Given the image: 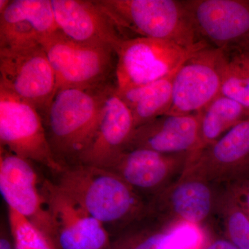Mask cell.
Segmentation results:
<instances>
[{
  "instance_id": "1",
  "label": "cell",
  "mask_w": 249,
  "mask_h": 249,
  "mask_svg": "<svg viewBox=\"0 0 249 249\" xmlns=\"http://www.w3.org/2000/svg\"><path fill=\"white\" fill-rule=\"evenodd\" d=\"M56 176V184L104 226L111 240L148 214L149 203L109 170L78 164Z\"/></svg>"
},
{
  "instance_id": "2",
  "label": "cell",
  "mask_w": 249,
  "mask_h": 249,
  "mask_svg": "<svg viewBox=\"0 0 249 249\" xmlns=\"http://www.w3.org/2000/svg\"><path fill=\"white\" fill-rule=\"evenodd\" d=\"M113 87L55 93L42 121L51 150L64 168L80 164L97 130L106 93Z\"/></svg>"
},
{
  "instance_id": "3",
  "label": "cell",
  "mask_w": 249,
  "mask_h": 249,
  "mask_svg": "<svg viewBox=\"0 0 249 249\" xmlns=\"http://www.w3.org/2000/svg\"><path fill=\"white\" fill-rule=\"evenodd\" d=\"M126 40L150 37L186 49L206 44L199 39L184 0H98Z\"/></svg>"
},
{
  "instance_id": "4",
  "label": "cell",
  "mask_w": 249,
  "mask_h": 249,
  "mask_svg": "<svg viewBox=\"0 0 249 249\" xmlns=\"http://www.w3.org/2000/svg\"><path fill=\"white\" fill-rule=\"evenodd\" d=\"M60 90H102L116 86L117 53L111 47L78 43L58 30L41 42Z\"/></svg>"
},
{
  "instance_id": "5",
  "label": "cell",
  "mask_w": 249,
  "mask_h": 249,
  "mask_svg": "<svg viewBox=\"0 0 249 249\" xmlns=\"http://www.w3.org/2000/svg\"><path fill=\"white\" fill-rule=\"evenodd\" d=\"M222 188L209 181L189 161L181 178L149 203L148 214L165 227L185 222L211 230Z\"/></svg>"
},
{
  "instance_id": "6",
  "label": "cell",
  "mask_w": 249,
  "mask_h": 249,
  "mask_svg": "<svg viewBox=\"0 0 249 249\" xmlns=\"http://www.w3.org/2000/svg\"><path fill=\"white\" fill-rule=\"evenodd\" d=\"M55 73L41 43L0 47V86L30 103L43 119L55 94Z\"/></svg>"
},
{
  "instance_id": "7",
  "label": "cell",
  "mask_w": 249,
  "mask_h": 249,
  "mask_svg": "<svg viewBox=\"0 0 249 249\" xmlns=\"http://www.w3.org/2000/svg\"><path fill=\"white\" fill-rule=\"evenodd\" d=\"M0 144L57 175L65 168L51 150L43 121L32 105L0 86Z\"/></svg>"
},
{
  "instance_id": "8",
  "label": "cell",
  "mask_w": 249,
  "mask_h": 249,
  "mask_svg": "<svg viewBox=\"0 0 249 249\" xmlns=\"http://www.w3.org/2000/svg\"><path fill=\"white\" fill-rule=\"evenodd\" d=\"M222 70V49L204 44L191 52L175 73L167 114L201 112L220 94Z\"/></svg>"
},
{
  "instance_id": "9",
  "label": "cell",
  "mask_w": 249,
  "mask_h": 249,
  "mask_svg": "<svg viewBox=\"0 0 249 249\" xmlns=\"http://www.w3.org/2000/svg\"><path fill=\"white\" fill-rule=\"evenodd\" d=\"M195 49L189 50L168 41L150 37L123 41L116 50V90L148 84L168 76Z\"/></svg>"
},
{
  "instance_id": "10",
  "label": "cell",
  "mask_w": 249,
  "mask_h": 249,
  "mask_svg": "<svg viewBox=\"0 0 249 249\" xmlns=\"http://www.w3.org/2000/svg\"><path fill=\"white\" fill-rule=\"evenodd\" d=\"M0 191L9 209L27 218L58 247L42 191V179L34 163L2 147H0Z\"/></svg>"
},
{
  "instance_id": "11",
  "label": "cell",
  "mask_w": 249,
  "mask_h": 249,
  "mask_svg": "<svg viewBox=\"0 0 249 249\" xmlns=\"http://www.w3.org/2000/svg\"><path fill=\"white\" fill-rule=\"evenodd\" d=\"M42 191L59 249H111L104 226L55 181L42 179Z\"/></svg>"
},
{
  "instance_id": "12",
  "label": "cell",
  "mask_w": 249,
  "mask_h": 249,
  "mask_svg": "<svg viewBox=\"0 0 249 249\" xmlns=\"http://www.w3.org/2000/svg\"><path fill=\"white\" fill-rule=\"evenodd\" d=\"M191 155H168L146 149H134L121 152L104 169L122 178L150 203L181 178Z\"/></svg>"
},
{
  "instance_id": "13",
  "label": "cell",
  "mask_w": 249,
  "mask_h": 249,
  "mask_svg": "<svg viewBox=\"0 0 249 249\" xmlns=\"http://www.w3.org/2000/svg\"><path fill=\"white\" fill-rule=\"evenodd\" d=\"M199 39L214 48L249 45V0H184Z\"/></svg>"
},
{
  "instance_id": "14",
  "label": "cell",
  "mask_w": 249,
  "mask_h": 249,
  "mask_svg": "<svg viewBox=\"0 0 249 249\" xmlns=\"http://www.w3.org/2000/svg\"><path fill=\"white\" fill-rule=\"evenodd\" d=\"M51 1L58 29L72 40L116 50L121 42L126 40L98 0Z\"/></svg>"
},
{
  "instance_id": "15",
  "label": "cell",
  "mask_w": 249,
  "mask_h": 249,
  "mask_svg": "<svg viewBox=\"0 0 249 249\" xmlns=\"http://www.w3.org/2000/svg\"><path fill=\"white\" fill-rule=\"evenodd\" d=\"M190 163L216 186L249 177V119L209 146L192 154Z\"/></svg>"
},
{
  "instance_id": "16",
  "label": "cell",
  "mask_w": 249,
  "mask_h": 249,
  "mask_svg": "<svg viewBox=\"0 0 249 249\" xmlns=\"http://www.w3.org/2000/svg\"><path fill=\"white\" fill-rule=\"evenodd\" d=\"M134 129L132 111L113 87L106 93L97 130L80 164L106 168L125 150Z\"/></svg>"
},
{
  "instance_id": "17",
  "label": "cell",
  "mask_w": 249,
  "mask_h": 249,
  "mask_svg": "<svg viewBox=\"0 0 249 249\" xmlns=\"http://www.w3.org/2000/svg\"><path fill=\"white\" fill-rule=\"evenodd\" d=\"M199 134V114H165L135 128L124 151L146 149L168 155L193 154Z\"/></svg>"
},
{
  "instance_id": "18",
  "label": "cell",
  "mask_w": 249,
  "mask_h": 249,
  "mask_svg": "<svg viewBox=\"0 0 249 249\" xmlns=\"http://www.w3.org/2000/svg\"><path fill=\"white\" fill-rule=\"evenodd\" d=\"M58 30L51 0H12L0 13V47L41 43Z\"/></svg>"
},
{
  "instance_id": "19",
  "label": "cell",
  "mask_w": 249,
  "mask_h": 249,
  "mask_svg": "<svg viewBox=\"0 0 249 249\" xmlns=\"http://www.w3.org/2000/svg\"><path fill=\"white\" fill-rule=\"evenodd\" d=\"M178 68L168 76L148 84L116 90L132 111L135 128L167 114L171 106L173 80Z\"/></svg>"
},
{
  "instance_id": "20",
  "label": "cell",
  "mask_w": 249,
  "mask_h": 249,
  "mask_svg": "<svg viewBox=\"0 0 249 249\" xmlns=\"http://www.w3.org/2000/svg\"><path fill=\"white\" fill-rule=\"evenodd\" d=\"M198 114L199 142L195 152L209 146L237 124L249 119V111L245 107L221 94Z\"/></svg>"
},
{
  "instance_id": "21",
  "label": "cell",
  "mask_w": 249,
  "mask_h": 249,
  "mask_svg": "<svg viewBox=\"0 0 249 249\" xmlns=\"http://www.w3.org/2000/svg\"><path fill=\"white\" fill-rule=\"evenodd\" d=\"M222 50L220 94L240 103L249 111V45Z\"/></svg>"
},
{
  "instance_id": "22",
  "label": "cell",
  "mask_w": 249,
  "mask_h": 249,
  "mask_svg": "<svg viewBox=\"0 0 249 249\" xmlns=\"http://www.w3.org/2000/svg\"><path fill=\"white\" fill-rule=\"evenodd\" d=\"M237 249H249V219L227 194L224 187L218 203L214 224Z\"/></svg>"
},
{
  "instance_id": "23",
  "label": "cell",
  "mask_w": 249,
  "mask_h": 249,
  "mask_svg": "<svg viewBox=\"0 0 249 249\" xmlns=\"http://www.w3.org/2000/svg\"><path fill=\"white\" fill-rule=\"evenodd\" d=\"M165 227L147 214L111 240V249H165Z\"/></svg>"
},
{
  "instance_id": "24",
  "label": "cell",
  "mask_w": 249,
  "mask_h": 249,
  "mask_svg": "<svg viewBox=\"0 0 249 249\" xmlns=\"http://www.w3.org/2000/svg\"><path fill=\"white\" fill-rule=\"evenodd\" d=\"M8 217L15 249H59L53 241L22 214L8 208Z\"/></svg>"
},
{
  "instance_id": "25",
  "label": "cell",
  "mask_w": 249,
  "mask_h": 249,
  "mask_svg": "<svg viewBox=\"0 0 249 249\" xmlns=\"http://www.w3.org/2000/svg\"><path fill=\"white\" fill-rule=\"evenodd\" d=\"M224 188L227 194L249 219V177L231 183Z\"/></svg>"
},
{
  "instance_id": "26",
  "label": "cell",
  "mask_w": 249,
  "mask_h": 249,
  "mask_svg": "<svg viewBox=\"0 0 249 249\" xmlns=\"http://www.w3.org/2000/svg\"><path fill=\"white\" fill-rule=\"evenodd\" d=\"M201 249H237L224 236L209 237V240Z\"/></svg>"
},
{
  "instance_id": "27",
  "label": "cell",
  "mask_w": 249,
  "mask_h": 249,
  "mask_svg": "<svg viewBox=\"0 0 249 249\" xmlns=\"http://www.w3.org/2000/svg\"><path fill=\"white\" fill-rule=\"evenodd\" d=\"M0 249H15L14 240L11 232L10 235L5 231L1 232Z\"/></svg>"
},
{
  "instance_id": "28",
  "label": "cell",
  "mask_w": 249,
  "mask_h": 249,
  "mask_svg": "<svg viewBox=\"0 0 249 249\" xmlns=\"http://www.w3.org/2000/svg\"><path fill=\"white\" fill-rule=\"evenodd\" d=\"M10 0H0V13L3 12L9 6Z\"/></svg>"
}]
</instances>
